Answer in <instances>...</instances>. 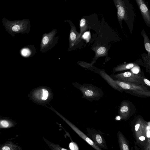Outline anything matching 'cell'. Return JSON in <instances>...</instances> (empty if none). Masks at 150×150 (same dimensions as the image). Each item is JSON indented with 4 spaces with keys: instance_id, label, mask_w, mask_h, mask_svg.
<instances>
[{
    "instance_id": "5",
    "label": "cell",
    "mask_w": 150,
    "mask_h": 150,
    "mask_svg": "<svg viewBox=\"0 0 150 150\" xmlns=\"http://www.w3.org/2000/svg\"><path fill=\"white\" fill-rule=\"evenodd\" d=\"M52 93L49 89L40 88L34 90L31 94V97L35 102L43 103L48 101L51 98Z\"/></svg>"
},
{
    "instance_id": "20",
    "label": "cell",
    "mask_w": 150,
    "mask_h": 150,
    "mask_svg": "<svg viewBox=\"0 0 150 150\" xmlns=\"http://www.w3.org/2000/svg\"><path fill=\"white\" fill-rule=\"evenodd\" d=\"M70 40L72 41H74L76 38V35L75 33L74 32H71L70 34Z\"/></svg>"
},
{
    "instance_id": "15",
    "label": "cell",
    "mask_w": 150,
    "mask_h": 150,
    "mask_svg": "<svg viewBox=\"0 0 150 150\" xmlns=\"http://www.w3.org/2000/svg\"><path fill=\"white\" fill-rule=\"evenodd\" d=\"M131 92L139 96L150 97V91L148 90L132 91Z\"/></svg>"
},
{
    "instance_id": "1",
    "label": "cell",
    "mask_w": 150,
    "mask_h": 150,
    "mask_svg": "<svg viewBox=\"0 0 150 150\" xmlns=\"http://www.w3.org/2000/svg\"><path fill=\"white\" fill-rule=\"evenodd\" d=\"M72 84L80 91L82 93L83 98L89 101L98 100L103 96L102 90L92 84L84 83L81 85L77 82L73 83Z\"/></svg>"
},
{
    "instance_id": "9",
    "label": "cell",
    "mask_w": 150,
    "mask_h": 150,
    "mask_svg": "<svg viewBox=\"0 0 150 150\" xmlns=\"http://www.w3.org/2000/svg\"><path fill=\"white\" fill-rule=\"evenodd\" d=\"M143 18L147 23L150 25V11L144 1L142 0H136Z\"/></svg>"
},
{
    "instance_id": "8",
    "label": "cell",
    "mask_w": 150,
    "mask_h": 150,
    "mask_svg": "<svg viewBox=\"0 0 150 150\" xmlns=\"http://www.w3.org/2000/svg\"><path fill=\"white\" fill-rule=\"evenodd\" d=\"M115 1L119 20L121 21L123 19L127 20L128 19L127 9L124 2L122 0H117Z\"/></svg>"
},
{
    "instance_id": "18",
    "label": "cell",
    "mask_w": 150,
    "mask_h": 150,
    "mask_svg": "<svg viewBox=\"0 0 150 150\" xmlns=\"http://www.w3.org/2000/svg\"><path fill=\"white\" fill-rule=\"evenodd\" d=\"M90 37V34L89 31H86L82 35L83 38L88 42Z\"/></svg>"
},
{
    "instance_id": "21",
    "label": "cell",
    "mask_w": 150,
    "mask_h": 150,
    "mask_svg": "<svg viewBox=\"0 0 150 150\" xmlns=\"http://www.w3.org/2000/svg\"><path fill=\"white\" fill-rule=\"evenodd\" d=\"M49 41V38L47 36H45L42 39V42L44 45H46L47 44Z\"/></svg>"
},
{
    "instance_id": "2",
    "label": "cell",
    "mask_w": 150,
    "mask_h": 150,
    "mask_svg": "<svg viewBox=\"0 0 150 150\" xmlns=\"http://www.w3.org/2000/svg\"><path fill=\"white\" fill-rule=\"evenodd\" d=\"M147 124L142 118L137 119L134 125L133 132L137 143L142 144L143 141L147 139Z\"/></svg>"
},
{
    "instance_id": "11",
    "label": "cell",
    "mask_w": 150,
    "mask_h": 150,
    "mask_svg": "<svg viewBox=\"0 0 150 150\" xmlns=\"http://www.w3.org/2000/svg\"><path fill=\"white\" fill-rule=\"evenodd\" d=\"M117 138L120 150H130L128 141L120 131L118 132Z\"/></svg>"
},
{
    "instance_id": "26",
    "label": "cell",
    "mask_w": 150,
    "mask_h": 150,
    "mask_svg": "<svg viewBox=\"0 0 150 150\" xmlns=\"http://www.w3.org/2000/svg\"><path fill=\"white\" fill-rule=\"evenodd\" d=\"M3 150H10V148L7 146H4L2 148Z\"/></svg>"
},
{
    "instance_id": "10",
    "label": "cell",
    "mask_w": 150,
    "mask_h": 150,
    "mask_svg": "<svg viewBox=\"0 0 150 150\" xmlns=\"http://www.w3.org/2000/svg\"><path fill=\"white\" fill-rule=\"evenodd\" d=\"M130 112V107L128 102L126 100L122 101L120 106L119 114L123 120H126L129 117Z\"/></svg>"
},
{
    "instance_id": "7",
    "label": "cell",
    "mask_w": 150,
    "mask_h": 150,
    "mask_svg": "<svg viewBox=\"0 0 150 150\" xmlns=\"http://www.w3.org/2000/svg\"><path fill=\"white\" fill-rule=\"evenodd\" d=\"M114 79L116 84L122 91L125 90L132 91L147 90V88L143 84L124 82L117 79Z\"/></svg>"
},
{
    "instance_id": "12",
    "label": "cell",
    "mask_w": 150,
    "mask_h": 150,
    "mask_svg": "<svg viewBox=\"0 0 150 150\" xmlns=\"http://www.w3.org/2000/svg\"><path fill=\"white\" fill-rule=\"evenodd\" d=\"M99 74L112 88L120 91L122 92V90L116 84L114 79L109 76L104 71H100Z\"/></svg>"
},
{
    "instance_id": "23",
    "label": "cell",
    "mask_w": 150,
    "mask_h": 150,
    "mask_svg": "<svg viewBox=\"0 0 150 150\" xmlns=\"http://www.w3.org/2000/svg\"><path fill=\"white\" fill-rule=\"evenodd\" d=\"M21 53L23 55L26 56L29 54V51L27 49H24L22 51Z\"/></svg>"
},
{
    "instance_id": "17",
    "label": "cell",
    "mask_w": 150,
    "mask_h": 150,
    "mask_svg": "<svg viewBox=\"0 0 150 150\" xmlns=\"http://www.w3.org/2000/svg\"><path fill=\"white\" fill-rule=\"evenodd\" d=\"M142 150H150V137L147 140Z\"/></svg>"
},
{
    "instance_id": "19",
    "label": "cell",
    "mask_w": 150,
    "mask_h": 150,
    "mask_svg": "<svg viewBox=\"0 0 150 150\" xmlns=\"http://www.w3.org/2000/svg\"><path fill=\"white\" fill-rule=\"evenodd\" d=\"M0 124L2 127H8L9 125L8 122L5 120H1L0 121Z\"/></svg>"
},
{
    "instance_id": "6",
    "label": "cell",
    "mask_w": 150,
    "mask_h": 150,
    "mask_svg": "<svg viewBox=\"0 0 150 150\" xmlns=\"http://www.w3.org/2000/svg\"><path fill=\"white\" fill-rule=\"evenodd\" d=\"M88 137L101 149L108 148L106 141L100 131L94 129L87 128Z\"/></svg>"
},
{
    "instance_id": "24",
    "label": "cell",
    "mask_w": 150,
    "mask_h": 150,
    "mask_svg": "<svg viewBox=\"0 0 150 150\" xmlns=\"http://www.w3.org/2000/svg\"><path fill=\"white\" fill-rule=\"evenodd\" d=\"M143 81L145 84H146L147 86H150V81L148 79L144 77L143 78Z\"/></svg>"
},
{
    "instance_id": "25",
    "label": "cell",
    "mask_w": 150,
    "mask_h": 150,
    "mask_svg": "<svg viewBox=\"0 0 150 150\" xmlns=\"http://www.w3.org/2000/svg\"><path fill=\"white\" fill-rule=\"evenodd\" d=\"M20 29V27L18 25H15L12 28V30L14 31H17Z\"/></svg>"
},
{
    "instance_id": "13",
    "label": "cell",
    "mask_w": 150,
    "mask_h": 150,
    "mask_svg": "<svg viewBox=\"0 0 150 150\" xmlns=\"http://www.w3.org/2000/svg\"><path fill=\"white\" fill-rule=\"evenodd\" d=\"M137 65L136 64L133 63L121 64L114 68L113 69V72L115 73L130 69L136 67Z\"/></svg>"
},
{
    "instance_id": "22",
    "label": "cell",
    "mask_w": 150,
    "mask_h": 150,
    "mask_svg": "<svg viewBox=\"0 0 150 150\" xmlns=\"http://www.w3.org/2000/svg\"><path fill=\"white\" fill-rule=\"evenodd\" d=\"M86 21L85 19L84 18H82L80 21V28H82L86 24Z\"/></svg>"
},
{
    "instance_id": "3",
    "label": "cell",
    "mask_w": 150,
    "mask_h": 150,
    "mask_svg": "<svg viewBox=\"0 0 150 150\" xmlns=\"http://www.w3.org/2000/svg\"><path fill=\"white\" fill-rule=\"evenodd\" d=\"M110 76L114 79L122 81L145 85L143 81V76L140 74H135L130 71L111 75Z\"/></svg>"
},
{
    "instance_id": "14",
    "label": "cell",
    "mask_w": 150,
    "mask_h": 150,
    "mask_svg": "<svg viewBox=\"0 0 150 150\" xmlns=\"http://www.w3.org/2000/svg\"><path fill=\"white\" fill-rule=\"evenodd\" d=\"M145 48L148 52V57L150 59V40L144 33H143Z\"/></svg>"
},
{
    "instance_id": "4",
    "label": "cell",
    "mask_w": 150,
    "mask_h": 150,
    "mask_svg": "<svg viewBox=\"0 0 150 150\" xmlns=\"http://www.w3.org/2000/svg\"><path fill=\"white\" fill-rule=\"evenodd\" d=\"M51 109L61 117L76 134L93 148L96 150H102L88 136L85 134L74 125L66 119L52 108H51Z\"/></svg>"
},
{
    "instance_id": "16",
    "label": "cell",
    "mask_w": 150,
    "mask_h": 150,
    "mask_svg": "<svg viewBox=\"0 0 150 150\" xmlns=\"http://www.w3.org/2000/svg\"><path fill=\"white\" fill-rule=\"evenodd\" d=\"M106 49L104 47H100L98 48L97 50L96 53L98 56L104 54L106 52Z\"/></svg>"
}]
</instances>
